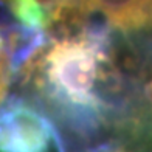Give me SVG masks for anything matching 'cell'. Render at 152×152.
Returning <instances> with one entry per match:
<instances>
[{
	"label": "cell",
	"instance_id": "cell-1",
	"mask_svg": "<svg viewBox=\"0 0 152 152\" xmlns=\"http://www.w3.org/2000/svg\"><path fill=\"white\" fill-rule=\"evenodd\" d=\"M56 130L33 102L11 98L0 109V152H50Z\"/></svg>",
	"mask_w": 152,
	"mask_h": 152
}]
</instances>
